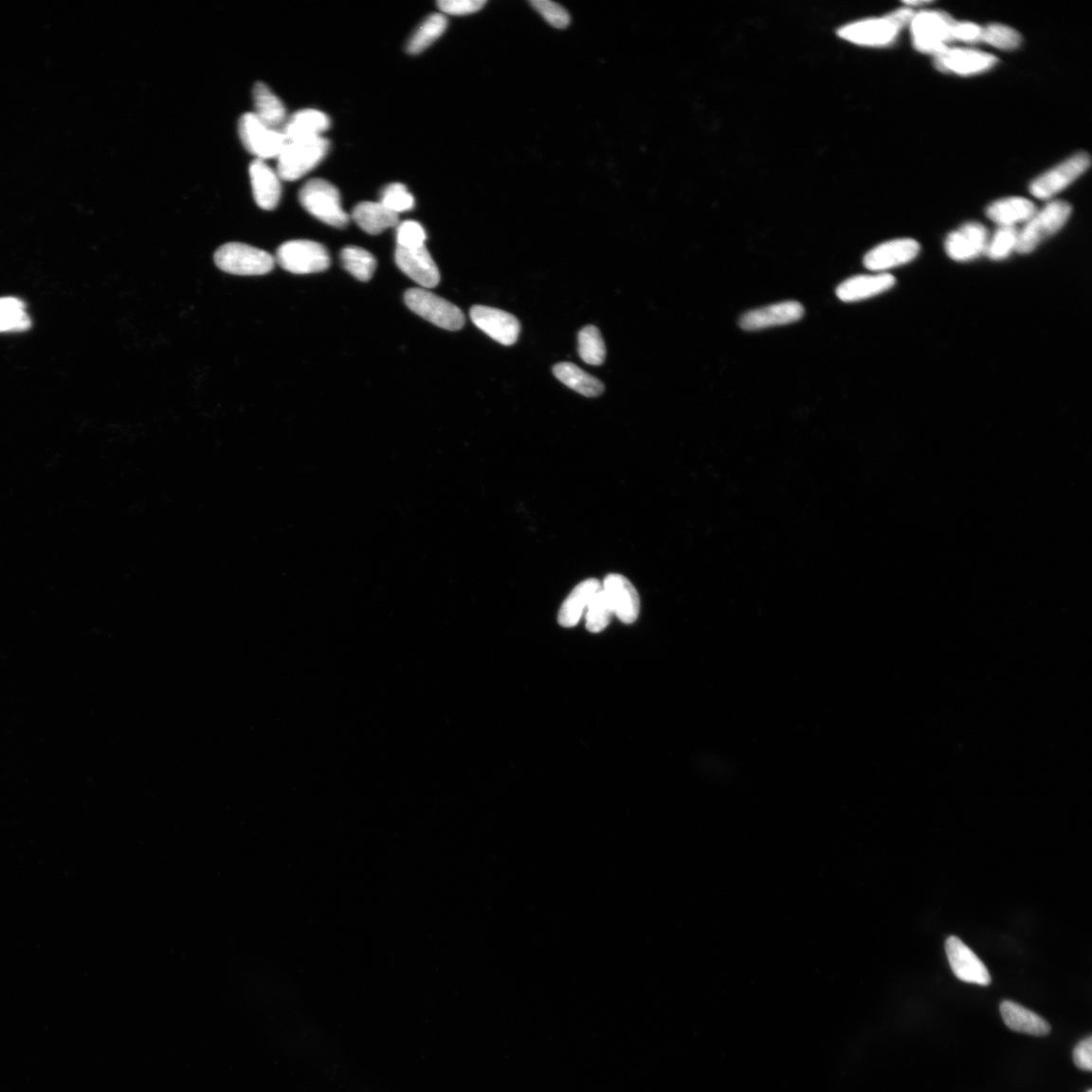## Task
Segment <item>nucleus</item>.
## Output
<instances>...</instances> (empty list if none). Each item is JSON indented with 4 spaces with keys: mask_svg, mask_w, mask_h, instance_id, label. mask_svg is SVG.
I'll return each instance as SVG.
<instances>
[{
    "mask_svg": "<svg viewBox=\"0 0 1092 1092\" xmlns=\"http://www.w3.org/2000/svg\"><path fill=\"white\" fill-rule=\"evenodd\" d=\"M447 27V20L444 14L433 13L417 28L407 45L410 54H419L427 50L437 39L442 37Z\"/></svg>",
    "mask_w": 1092,
    "mask_h": 1092,
    "instance_id": "nucleus-28",
    "label": "nucleus"
},
{
    "mask_svg": "<svg viewBox=\"0 0 1092 1092\" xmlns=\"http://www.w3.org/2000/svg\"><path fill=\"white\" fill-rule=\"evenodd\" d=\"M394 260L398 267L425 290L440 282V272L427 247L405 249L397 246Z\"/></svg>",
    "mask_w": 1092,
    "mask_h": 1092,
    "instance_id": "nucleus-17",
    "label": "nucleus"
},
{
    "mask_svg": "<svg viewBox=\"0 0 1092 1092\" xmlns=\"http://www.w3.org/2000/svg\"><path fill=\"white\" fill-rule=\"evenodd\" d=\"M803 315L804 308L799 301L787 300L746 313L740 318L739 327L757 331L784 326L799 321Z\"/></svg>",
    "mask_w": 1092,
    "mask_h": 1092,
    "instance_id": "nucleus-16",
    "label": "nucleus"
},
{
    "mask_svg": "<svg viewBox=\"0 0 1092 1092\" xmlns=\"http://www.w3.org/2000/svg\"><path fill=\"white\" fill-rule=\"evenodd\" d=\"M935 66L940 72L974 75L989 71L997 64L992 54L962 48H947L935 56Z\"/></svg>",
    "mask_w": 1092,
    "mask_h": 1092,
    "instance_id": "nucleus-14",
    "label": "nucleus"
},
{
    "mask_svg": "<svg viewBox=\"0 0 1092 1092\" xmlns=\"http://www.w3.org/2000/svg\"><path fill=\"white\" fill-rule=\"evenodd\" d=\"M946 953L952 971L958 979L982 986L991 984L988 968L959 937L951 936L947 938Z\"/></svg>",
    "mask_w": 1092,
    "mask_h": 1092,
    "instance_id": "nucleus-13",
    "label": "nucleus"
},
{
    "mask_svg": "<svg viewBox=\"0 0 1092 1092\" xmlns=\"http://www.w3.org/2000/svg\"><path fill=\"white\" fill-rule=\"evenodd\" d=\"M901 28L890 18L869 19L849 24L839 30V35L849 42L863 46H884L898 37Z\"/></svg>",
    "mask_w": 1092,
    "mask_h": 1092,
    "instance_id": "nucleus-18",
    "label": "nucleus"
},
{
    "mask_svg": "<svg viewBox=\"0 0 1092 1092\" xmlns=\"http://www.w3.org/2000/svg\"><path fill=\"white\" fill-rule=\"evenodd\" d=\"M485 2L483 0H442L438 7L442 11L453 15H465L481 10Z\"/></svg>",
    "mask_w": 1092,
    "mask_h": 1092,
    "instance_id": "nucleus-38",
    "label": "nucleus"
},
{
    "mask_svg": "<svg viewBox=\"0 0 1092 1092\" xmlns=\"http://www.w3.org/2000/svg\"><path fill=\"white\" fill-rule=\"evenodd\" d=\"M904 4L907 6H912V7L914 6L915 7V6L928 5V4H930V2H905Z\"/></svg>",
    "mask_w": 1092,
    "mask_h": 1092,
    "instance_id": "nucleus-41",
    "label": "nucleus"
},
{
    "mask_svg": "<svg viewBox=\"0 0 1092 1092\" xmlns=\"http://www.w3.org/2000/svg\"><path fill=\"white\" fill-rule=\"evenodd\" d=\"M249 173L258 207L266 210L276 209L282 197V179L277 171H273L265 161L255 159L250 165Z\"/></svg>",
    "mask_w": 1092,
    "mask_h": 1092,
    "instance_id": "nucleus-19",
    "label": "nucleus"
},
{
    "mask_svg": "<svg viewBox=\"0 0 1092 1092\" xmlns=\"http://www.w3.org/2000/svg\"><path fill=\"white\" fill-rule=\"evenodd\" d=\"M602 590L610 603L613 614L624 624H633L640 615L641 601L636 589L626 576L618 573L607 575Z\"/></svg>",
    "mask_w": 1092,
    "mask_h": 1092,
    "instance_id": "nucleus-15",
    "label": "nucleus"
},
{
    "mask_svg": "<svg viewBox=\"0 0 1092 1092\" xmlns=\"http://www.w3.org/2000/svg\"><path fill=\"white\" fill-rule=\"evenodd\" d=\"M397 227L398 247L416 249L425 246L428 236L420 223L405 221Z\"/></svg>",
    "mask_w": 1092,
    "mask_h": 1092,
    "instance_id": "nucleus-36",
    "label": "nucleus"
},
{
    "mask_svg": "<svg viewBox=\"0 0 1092 1092\" xmlns=\"http://www.w3.org/2000/svg\"><path fill=\"white\" fill-rule=\"evenodd\" d=\"M554 374L560 383L588 398L598 397L604 391V385L600 379L589 374L571 362L555 364Z\"/></svg>",
    "mask_w": 1092,
    "mask_h": 1092,
    "instance_id": "nucleus-27",
    "label": "nucleus"
},
{
    "mask_svg": "<svg viewBox=\"0 0 1092 1092\" xmlns=\"http://www.w3.org/2000/svg\"><path fill=\"white\" fill-rule=\"evenodd\" d=\"M982 28L980 26L970 22H955L952 27V40L961 41L966 43H977L981 41Z\"/></svg>",
    "mask_w": 1092,
    "mask_h": 1092,
    "instance_id": "nucleus-39",
    "label": "nucleus"
},
{
    "mask_svg": "<svg viewBox=\"0 0 1092 1092\" xmlns=\"http://www.w3.org/2000/svg\"><path fill=\"white\" fill-rule=\"evenodd\" d=\"M920 252L919 242L910 238L890 240L870 250L864 257V265L877 273L912 263Z\"/></svg>",
    "mask_w": 1092,
    "mask_h": 1092,
    "instance_id": "nucleus-10",
    "label": "nucleus"
},
{
    "mask_svg": "<svg viewBox=\"0 0 1092 1092\" xmlns=\"http://www.w3.org/2000/svg\"><path fill=\"white\" fill-rule=\"evenodd\" d=\"M330 128L329 117L318 110L306 109L295 113L287 118L282 128L286 141H309L321 138Z\"/></svg>",
    "mask_w": 1092,
    "mask_h": 1092,
    "instance_id": "nucleus-21",
    "label": "nucleus"
},
{
    "mask_svg": "<svg viewBox=\"0 0 1092 1092\" xmlns=\"http://www.w3.org/2000/svg\"><path fill=\"white\" fill-rule=\"evenodd\" d=\"M954 21L948 13L937 10H924L915 14L910 23L916 49L922 53L937 55L948 48L952 40Z\"/></svg>",
    "mask_w": 1092,
    "mask_h": 1092,
    "instance_id": "nucleus-6",
    "label": "nucleus"
},
{
    "mask_svg": "<svg viewBox=\"0 0 1092 1092\" xmlns=\"http://www.w3.org/2000/svg\"><path fill=\"white\" fill-rule=\"evenodd\" d=\"M1074 1065L1082 1070L1091 1071L1092 1069V1038L1082 1041L1076 1046L1073 1052Z\"/></svg>",
    "mask_w": 1092,
    "mask_h": 1092,
    "instance_id": "nucleus-40",
    "label": "nucleus"
},
{
    "mask_svg": "<svg viewBox=\"0 0 1092 1092\" xmlns=\"http://www.w3.org/2000/svg\"><path fill=\"white\" fill-rule=\"evenodd\" d=\"M601 588L602 584L596 579H588L576 586L560 607L558 624L567 628L578 625L592 598Z\"/></svg>",
    "mask_w": 1092,
    "mask_h": 1092,
    "instance_id": "nucleus-24",
    "label": "nucleus"
},
{
    "mask_svg": "<svg viewBox=\"0 0 1092 1092\" xmlns=\"http://www.w3.org/2000/svg\"><path fill=\"white\" fill-rule=\"evenodd\" d=\"M328 151L329 142L323 136L309 141H287L277 158V173L282 180H298L314 170Z\"/></svg>",
    "mask_w": 1092,
    "mask_h": 1092,
    "instance_id": "nucleus-4",
    "label": "nucleus"
},
{
    "mask_svg": "<svg viewBox=\"0 0 1092 1092\" xmlns=\"http://www.w3.org/2000/svg\"><path fill=\"white\" fill-rule=\"evenodd\" d=\"M1000 1013L1004 1022L1016 1033L1036 1037L1046 1036L1051 1028L1040 1015L1024 1007L1006 1000L1000 1005Z\"/></svg>",
    "mask_w": 1092,
    "mask_h": 1092,
    "instance_id": "nucleus-22",
    "label": "nucleus"
},
{
    "mask_svg": "<svg viewBox=\"0 0 1092 1092\" xmlns=\"http://www.w3.org/2000/svg\"><path fill=\"white\" fill-rule=\"evenodd\" d=\"M897 283L889 273L856 276L842 282L837 287V297L845 302H855L882 295Z\"/></svg>",
    "mask_w": 1092,
    "mask_h": 1092,
    "instance_id": "nucleus-20",
    "label": "nucleus"
},
{
    "mask_svg": "<svg viewBox=\"0 0 1092 1092\" xmlns=\"http://www.w3.org/2000/svg\"><path fill=\"white\" fill-rule=\"evenodd\" d=\"M981 41L1000 50L1011 51L1019 48L1023 38L1018 30L1000 24H992L982 28Z\"/></svg>",
    "mask_w": 1092,
    "mask_h": 1092,
    "instance_id": "nucleus-34",
    "label": "nucleus"
},
{
    "mask_svg": "<svg viewBox=\"0 0 1092 1092\" xmlns=\"http://www.w3.org/2000/svg\"><path fill=\"white\" fill-rule=\"evenodd\" d=\"M578 342L581 358L591 366H601L606 358V346L599 329L595 326L583 328Z\"/></svg>",
    "mask_w": 1092,
    "mask_h": 1092,
    "instance_id": "nucleus-31",
    "label": "nucleus"
},
{
    "mask_svg": "<svg viewBox=\"0 0 1092 1092\" xmlns=\"http://www.w3.org/2000/svg\"><path fill=\"white\" fill-rule=\"evenodd\" d=\"M473 323L495 341L510 346L519 340L521 326L519 318L505 311L474 306L470 310Z\"/></svg>",
    "mask_w": 1092,
    "mask_h": 1092,
    "instance_id": "nucleus-12",
    "label": "nucleus"
},
{
    "mask_svg": "<svg viewBox=\"0 0 1092 1092\" xmlns=\"http://www.w3.org/2000/svg\"><path fill=\"white\" fill-rule=\"evenodd\" d=\"M214 258L221 270L235 276H264L276 264L275 257L266 251L238 242L221 246Z\"/></svg>",
    "mask_w": 1092,
    "mask_h": 1092,
    "instance_id": "nucleus-3",
    "label": "nucleus"
},
{
    "mask_svg": "<svg viewBox=\"0 0 1092 1092\" xmlns=\"http://www.w3.org/2000/svg\"><path fill=\"white\" fill-rule=\"evenodd\" d=\"M353 218L364 232L378 235L399 225V215L382 203L362 202L353 210Z\"/></svg>",
    "mask_w": 1092,
    "mask_h": 1092,
    "instance_id": "nucleus-26",
    "label": "nucleus"
},
{
    "mask_svg": "<svg viewBox=\"0 0 1092 1092\" xmlns=\"http://www.w3.org/2000/svg\"><path fill=\"white\" fill-rule=\"evenodd\" d=\"M1087 1092H1092V1090H1088Z\"/></svg>",
    "mask_w": 1092,
    "mask_h": 1092,
    "instance_id": "nucleus-42",
    "label": "nucleus"
},
{
    "mask_svg": "<svg viewBox=\"0 0 1092 1092\" xmlns=\"http://www.w3.org/2000/svg\"><path fill=\"white\" fill-rule=\"evenodd\" d=\"M1019 230L1015 227H998L990 237L984 255L992 261H1004L1016 250Z\"/></svg>",
    "mask_w": 1092,
    "mask_h": 1092,
    "instance_id": "nucleus-32",
    "label": "nucleus"
},
{
    "mask_svg": "<svg viewBox=\"0 0 1092 1092\" xmlns=\"http://www.w3.org/2000/svg\"><path fill=\"white\" fill-rule=\"evenodd\" d=\"M238 132L242 144L258 160L278 158L287 142L282 131L267 127L253 113L241 117Z\"/></svg>",
    "mask_w": 1092,
    "mask_h": 1092,
    "instance_id": "nucleus-8",
    "label": "nucleus"
},
{
    "mask_svg": "<svg viewBox=\"0 0 1092 1092\" xmlns=\"http://www.w3.org/2000/svg\"><path fill=\"white\" fill-rule=\"evenodd\" d=\"M277 263L295 275L322 272L331 264L330 254L320 243L310 240L287 241L277 251Z\"/></svg>",
    "mask_w": 1092,
    "mask_h": 1092,
    "instance_id": "nucleus-7",
    "label": "nucleus"
},
{
    "mask_svg": "<svg viewBox=\"0 0 1092 1092\" xmlns=\"http://www.w3.org/2000/svg\"><path fill=\"white\" fill-rule=\"evenodd\" d=\"M340 257L343 267L358 281L369 282L373 277L376 260L368 250L348 246L342 249Z\"/></svg>",
    "mask_w": 1092,
    "mask_h": 1092,
    "instance_id": "nucleus-29",
    "label": "nucleus"
},
{
    "mask_svg": "<svg viewBox=\"0 0 1092 1092\" xmlns=\"http://www.w3.org/2000/svg\"><path fill=\"white\" fill-rule=\"evenodd\" d=\"M1071 212V206L1064 201L1050 202L1041 210H1037L1019 231L1015 252L1029 254L1036 250L1044 241L1057 234L1065 226Z\"/></svg>",
    "mask_w": 1092,
    "mask_h": 1092,
    "instance_id": "nucleus-1",
    "label": "nucleus"
},
{
    "mask_svg": "<svg viewBox=\"0 0 1092 1092\" xmlns=\"http://www.w3.org/2000/svg\"><path fill=\"white\" fill-rule=\"evenodd\" d=\"M989 239V232L983 225L969 222L948 235L945 250L954 262L974 261L985 253Z\"/></svg>",
    "mask_w": 1092,
    "mask_h": 1092,
    "instance_id": "nucleus-11",
    "label": "nucleus"
},
{
    "mask_svg": "<svg viewBox=\"0 0 1092 1092\" xmlns=\"http://www.w3.org/2000/svg\"><path fill=\"white\" fill-rule=\"evenodd\" d=\"M1036 211V206L1025 197L1010 196L992 203L986 209V216L998 227H1015L1026 224Z\"/></svg>",
    "mask_w": 1092,
    "mask_h": 1092,
    "instance_id": "nucleus-23",
    "label": "nucleus"
},
{
    "mask_svg": "<svg viewBox=\"0 0 1092 1092\" xmlns=\"http://www.w3.org/2000/svg\"><path fill=\"white\" fill-rule=\"evenodd\" d=\"M586 627L590 632L598 633L610 626L613 611L602 588L587 607Z\"/></svg>",
    "mask_w": 1092,
    "mask_h": 1092,
    "instance_id": "nucleus-33",
    "label": "nucleus"
},
{
    "mask_svg": "<svg viewBox=\"0 0 1092 1092\" xmlns=\"http://www.w3.org/2000/svg\"><path fill=\"white\" fill-rule=\"evenodd\" d=\"M32 321L26 311L25 302L17 298H0V332L27 330Z\"/></svg>",
    "mask_w": 1092,
    "mask_h": 1092,
    "instance_id": "nucleus-30",
    "label": "nucleus"
},
{
    "mask_svg": "<svg viewBox=\"0 0 1092 1092\" xmlns=\"http://www.w3.org/2000/svg\"><path fill=\"white\" fill-rule=\"evenodd\" d=\"M253 113L264 125L282 131L286 123V110L283 102L264 83L258 82L253 87Z\"/></svg>",
    "mask_w": 1092,
    "mask_h": 1092,
    "instance_id": "nucleus-25",
    "label": "nucleus"
},
{
    "mask_svg": "<svg viewBox=\"0 0 1092 1092\" xmlns=\"http://www.w3.org/2000/svg\"><path fill=\"white\" fill-rule=\"evenodd\" d=\"M405 302L410 310L437 327L458 331L465 324L460 308L425 288H410L405 294Z\"/></svg>",
    "mask_w": 1092,
    "mask_h": 1092,
    "instance_id": "nucleus-5",
    "label": "nucleus"
},
{
    "mask_svg": "<svg viewBox=\"0 0 1092 1092\" xmlns=\"http://www.w3.org/2000/svg\"><path fill=\"white\" fill-rule=\"evenodd\" d=\"M534 9L538 11L550 25L556 28H566L571 23L569 12L561 6L549 2V0H534L531 2Z\"/></svg>",
    "mask_w": 1092,
    "mask_h": 1092,
    "instance_id": "nucleus-37",
    "label": "nucleus"
},
{
    "mask_svg": "<svg viewBox=\"0 0 1092 1092\" xmlns=\"http://www.w3.org/2000/svg\"><path fill=\"white\" fill-rule=\"evenodd\" d=\"M1090 164V156L1085 152H1079L1031 182L1029 191L1037 199H1051L1086 173Z\"/></svg>",
    "mask_w": 1092,
    "mask_h": 1092,
    "instance_id": "nucleus-9",
    "label": "nucleus"
},
{
    "mask_svg": "<svg viewBox=\"0 0 1092 1092\" xmlns=\"http://www.w3.org/2000/svg\"><path fill=\"white\" fill-rule=\"evenodd\" d=\"M387 209L399 215L400 212L412 209L415 206L414 196L402 184H391L382 192L381 202Z\"/></svg>",
    "mask_w": 1092,
    "mask_h": 1092,
    "instance_id": "nucleus-35",
    "label": "nucleus"
},
{
    "mask_svg": "<svg viewBox=\"0 0 1092 1092\" xmlns=\"http://www.w3.org/2000/svg\"><path fill=\"white\" fill-rule=\"evenodd\" d=\"M299 197L303 209L316 219L336 228H344L349 223L340 193L329 181L321 178L309 180L300 191Z\"/></svg>",
    "mask_w": 1092,
    "mask_h": 1092,
    "instance_id": "nucleus-2",
    "label": "nucleus"
}]
</instances>
